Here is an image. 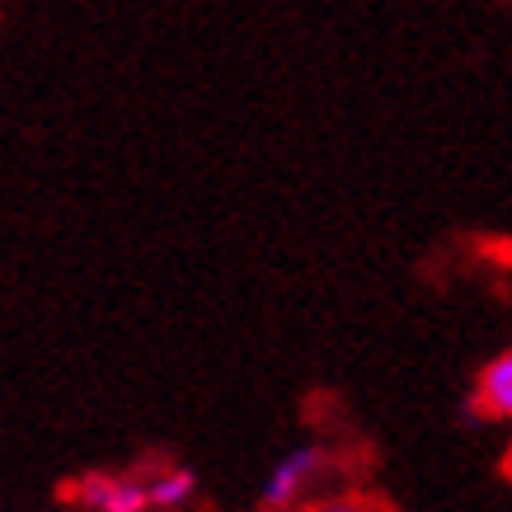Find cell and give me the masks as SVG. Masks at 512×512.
Listing matches in <instances>:
<instances>
[{"mask_svg": "<svg viewBox=\"0 0 512 512\" xmlns=\"http://www.w3.org/2000/svg\"><path fill=\"white\" fill-rule=\"evenodd\" d=\"M296 512H381V503L372 498H357V494H339V498H325V503H306Z\"/></svg>", "mask_w": 512, "mask_h": 512, "instance_id": "5b68a950", "label": "cell"}, {"mask_svg": "<svg viewBox=\"0 0 512 512\" xmlns=\"http://www.w3.org/2000/svg\"><path fill=\"white\" fill-rule=\"evenodd\" d=\"M475 409H480V419H512V348L480 372Z\"/></svg>", "mask_w": 512, "mask_h": 512, "instance_id": "3957f363", "label": "cell"}, {"mask_svg": "<svg viewBox=\"0 0 512 512\" xmlns=\"http://www.w3.org/2000/svg\"><path fill=\"white\" fill-rule=\"evenodd\" d=\"M62 498L99 512H146L151 508V484L137 480V475H85V480L66 484Z\"/></svg>", "mask_w": 512, "mask_h": 512, "instance_id": "7a4b0ae2", "label": "cell"}, {"mask_svg": "<svg viewBox=\"0 0 512 512\" xmlns=\"http://www.w3.org/2000/svg\"><path fill=\"white\" fill-rule=\"evenodd\" d=\"M151 484V508H184L188 498L198 494V475L193 470H165Z\"/></svg>", "mask_w": 512, "mask_h": 512, "instance_id": "277c9868", "label": "cell"}, {"mask_svg": "<svg viewBox=\"0 0 512 512\" xmlns=\"http://www.w3.org/2000/svg\"><path fill=\"white\" fill-rule=\"evenodd\" d=\"M334 475V461H329V451L320 447H301V451H287L273 475H268L264 494H259V508L264 512H296L301 508V498L320 489V484Z\"/></svg>", "mask_w": 512, "mask_h": 512, "instance_id": "6da1fadb", "label": "cell"}]
</instances>
